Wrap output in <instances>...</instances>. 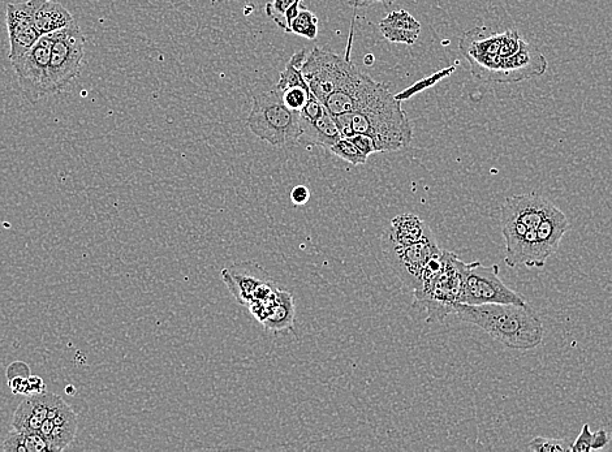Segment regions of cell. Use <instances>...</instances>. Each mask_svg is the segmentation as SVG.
<instances>
[{"mask_svg":"<svg viewBox=\"0 0 612 452\" xmlns=\"http://www.w3.org/2000/svg\"><path fill=\"white\" fill-rule=\"evenodd\" d=\"M568 230H570V222L566 214L554 206L541 225L536 228L537 247L546 261L558 251L560 241Z\"/></svg>","mask_w":612,"mask_h":452,"instance_id":"obj_21","label":"cell"},{"mask_svg":"<svg viewBox=\"0 0 612 452\" xmlns=\"http://www.w3.org/2000/svg\"><path fill=\"white\" fill-rule=\"evenodd\" d=\"M379 30L387 41L412 46L421 33V24L409 12L392 11L379 23Z\"/></svg>","mask_w":612,"mask_h":452,"instance_id":"obj_22","label":"cell"},{"mask_svg":"<svg viewBox=\"0 0 612 452\" xmlns=\"http://www.w3.org/2000/svg\"><path fill=\"white\" fill-rule=\"evenodd\" d=\"M348 139L351 140L353 144H355L357 148H359L361 152L365 154V156L369 157L372 156V154L377 153L376 145H374L372 137L368 135H361V133H359V135H353L348 137Z\"/></svg>","mask_w":612,"mask_h":452,"instance_id":"obj_33","label":"cell"},{"mask_svg":"<svg viewBox=\"0 0 612 452\" xmlns=\"http://www.w3.org/2000/svg\"><path fill=\"white\" fill-rule=\"evenodd\" d=\"M594 449V433L590 432V426L584 424L583 429L576 438V441L571 445L572 452L593 451Z\"/></svg>","mask_w":612,"mask_h":452,"instance_id":"obj_32","label":"cell"},{"mask_svg":"<svg viewBox=\"0 0 612 452\" xmlns=\"http://www.w3.org/2000/svg\"><path fill=\"white\" fill-rule=\"evenodd\" d=\"M430 234H433V231L418 215L404 213L392 219L382 238L394 244L409 245L425 239Z\"/></svg>","mask_w":612,"mask_h":452,"instance_id":"obj_23","label":"cell"},{"mask_svg":"<svg viewBox=\"0 0 612 452\" xmlns=\"http://www.w3.org/2000/svg\"><path fill=\"white\" fill-rule=\"evenodd\" d=\"M254 317L267 331L292 330L295 324V301L290 292L277 288L267 299L258 301L249 307Z\"/></svg>","mask_w":612,"mask_h":452,"instance_id":"obj_17","label":"cell"},{"mask_svg":"<svg viewBox=\"0 0 612 452\" xmlns=\"http://www.w3.org/2000/svg\"><path fill=\"white\" fill-rule=\"evenodd\" d=\"M310 90L301 88V86H293V88L283 90V102L288 109L301 111L308 103Z\"/></svg>","mask_w":612,"mask_h":452,"instance_id":"obj_31","label":"cell"},{"mask_svg":"<svg viewBox=\"0 0 612 452\" xmlns=\"http://www.w3.org/2000/svg\"><path fill=\"white\" fill-rule=\"evenodd\" d=\"M301 0H273L265 6L266 15L283 29L286 33H291V23L299 14Z\"/></svg>","mask_w":612,"mask_h":452,"instance_id":"obj_25","label":"cell"},{"mask_svg":"<svg viewBox=\"0 0 612 452\" xmlns=\"http://www.w3.org/2000/svg\"><path fill=\"white\" fill-rule=\"evenodd\" d=\"M247 126L258 139L275 148H284L299 140L300 111L288 109L282 90L275 88L254 97Z\"/></svg>","mask_w":612,"mask_h":452,"instance_id":"obj_4","label":"cell"},{"mask_svg":"<svg viewBox=\"0 0 612 452\" xmlns=\"http://www.w3.org/2000/svg\"><path fill=\"white\" fill-rule=\"evenodd\" d=\"M553 202L534 193L507 198L501 210L502 223H512L536 230L554 209Z\"/></svg>","mask_w":612,"mask_h":452,"instance_id":"obj_15","label":"cell"},{"mask_svg":"<svg viewBox=\"0 0 612 452\" xmlns=\"http://www.w3.org/2000/svg\"><path fill=\"white\" fill-rule=\"evenodd\" d=\"M459 320L480 327L510 350L529 351L541 346L543 324L527 304L456 305Z\"/></svg>","mask_w":612,"mask_h":452,"instance_id":"obj_1","label":"cell"},{"mask_svg":"<svg viewBox=\"0 0 612 452\" xmlns=\"http://www.w3.org/2000/svg\"><path fill=\"white\" fill-rule=\"evenodd\" d=\"M310 191L305 185H297L292 189L291 200L295 205H305L309 201Z\"/></svg>","mask_w":612,"mask_h":452,"instance_id":"obj_35","label":"cell"},{"mask_svg":"<svg viewBox=\"0 0 612 452\" xmlns=\"http://www.w3.org/2000/svg\"><path fill=\"white\" fill-rule=\"evenodd\" d=\"M25 7L41 36L59 32L75 21L71 12L56 0H28Z\"/></svg>","mask_w":612,"mask_h":452,"instance_id":"obj_20","label":"cell"},{"mask_svg":"<svg viewBox=\"0 0 612 452\" xmlns=\"http://www.w3.org/2000/svg\"><path fill=\"white\" fill-rule=\"evenodd\" d=\"M468 264L442 251L425 266L413 296L415 307L426 312V322H442L461 303Z\"/></svg>","mask_w":612,"mask_h":452,"instance_id":"obj_3","label":"cell"},{"mask_svg":"<svg viewBox=\"0 0 612 452\" xmlns=\"http://www.w3.org/2000/svg\"><path fill=\"white\" fill-rule=\"evenodd\" d=\"M359 72L349 57L318 47L309 51L303 67L304 79L310 93L322 103H325L336 90L351 83Z\"/></svg>","mask_w":612,"mask_h":452,"instance_id":"obj_5","label":"cell"},{"mask_svg":"<svg viewBox=\"0 0 612 452\" xmlns=\"http://www.w3.org/2000/svg\"><path fill=\"white\" fill-rule=\"evenodd\" d=\"M7 380H11V378L15 377H29L30 376V368L28 364H25L24 361H15L12 363L10 367L7 368Z\"/></svg>","mask_w":612,"mask_h":452,"instance_id":"obj_34","label":"cell"},{"mask_svg":"<svg viewBox=\"0 0 612 452\" xmlns=\"http://www.w3.org/2000/svg\"><path fill=\"white\" fill-rule=\"evenodd\" d=\"M85 55V36L73 21L67 28L53 33L49 66V94L66 89L80 75Z\"/></svg>","mask_w":612,"mask_h":452,"instance_id":"obj_6","label":"cell"},{"mask_svg":"<svg viewBox=\"0 0 612 452\" xmlns=\"http://www.w3.org/2000/svg\"><path fill=\"white\" fill-rule=\"evenodd\" d=\"M528 450L534 452H570L571 443L567 439L536 437L528 443Z\"/></svg>","mask_w":612,"mask_h":452,"instance_id":"obj_29","label":"cell"},{"mask_svg":"<svg viewBox=\"0 0 612 452\" xmlns=\"http://www.w3.org/2000/svg\"><path fill=\"white\" fill-rule=\"evenodd\" d=\"M309 51L306 49L297 51L293 54L290 62L287 63L284 71L280 73L277 88L279 90H287L293 88V86H301V88L309 89L308 84L304 79L303 67L306 58H308Z\"/></svg>","mask_w":612,"mask_h":452,"instance_id":"obj_26","label":"cell"},{"mask_svg":"<svg viewBox=\"0 0 612 452\" xmlns=\"http://www.w3.org/2000/svg\"><path fill=\"white\" fill-rule=\"evenodd\" d=\"M454 71L455 67H450L447 68V70L434 73V75L425 77V79L418 81V83L412 85L411 88L404 90V92L396 94L395 97L398 98L399 101H404V99L411 98L412 96H415V94L422 92V90L428 89L430 86L439 83V81L445 79L446 76L450 75V73Z\"/></svg>","mask_w":612,"mask_h":452,"instance_id":"obj_30","label":"cell"},{"mask_svg":"<svg viewBox=\"0 0 612 452\" xmlns=\"http://www.w3.org/2000/svg\"><path fill=\"white\" fill-rule=\"evenodd\" d=\"M55 398L56 394L49 393V391L28 395L16 408L12 429L19 430V432L40 433L41 426L45 423Z\"/></svg>","mask_w":612,"mask_h":452,"instance_id":"obj_19","label":"cell"},{"mask_svg":"<svg viewBox=\"0 0 612 452\" xmlns=\"http://www.w3.org/2000/svg\"><path fill=\"white\" fill-rule=\"evenodd\" d=\"M547 59L538 47L521 41L520 49L511 57L503 59L498 84H514L540 77L547 71Z\"/></svg>","mask_w":612,"mask_h":452,"instance_id":"obj_13","label":"cell"},{"mask_svg":"<svg viewBox=\"0 0 612 452\" xmlns=\"http://www.w3.org/2000/svg\"><path fill=\"white\" fill-rule=\"evenodd\" d=\"M300 128L301 135L297 142L306 149L320 146V148L329 150L336 141L342 139L338 124L329 110L314 119H306L300 115Z\"/></svg>","mask_w":612,"mask_h":452,"instance_id":"obj_18","label":"cell"},{"mask_svg":"<svg viewBox=\"0 0 612 452\" xmlns=\"http://www.w3.org/2000/svg\"><path fill=\"white\" fill-rule=\"evenodd\" d=\"M222 281L235 297L237 303L251 307L267 299L277 290L269 274L254 262H236L222 270Z\"/></svg>","mask_w":612,"mask_h":452,"instance_id":"obj_11","label":"cell"},{"mask_svg":"<svg viewBox=\"0 0 612 452\" xmlns=\"http://www.w3.org/2000/svg\"><path fill=\"white\" fill-rule=\"evenodd\" d=\"M382 251L396 277L413 292L420 283L425 266L433 257L439 255L442 249L439 248L434 234H430L425 239L409 245L394 244L382 238Z\"/></svg>","mask_w":612,"mask_h":452,"instance_id":"obj_9","label":"cell"},{"mask_svg":"<svg viewBox=\"0 0 612 452\" xmlns=\"http://www.w3.org/2000/svg\"><path fill=\"white\" fill-rule=\"evenodd\" d=\"M611 441L610 434L605 429L598 430L594 433V449L593 451H599L605 449Z\"/></svg>","mask_w":612,"mask_h":452,"instance_id":"obj_36","label":"cell"},{"mask_svg":"<svg viewBox=\"0 0 612 452\" xmlns=\"http://www.w3.org/2000/svg\"><path fill=\"white\" fill-rule=\"evenodd\" d=\"M395 0H349V4L355 8H364L372 6L374 3H383L385 6H390Z\"/></svg>","mask_w":612,"mask_h":452,"instance_id":"obj_38","label":"cell"},{"mask_svg":"<svg viewBox=\"0 0 612 452\" xmlns=\"http://www.w3.org/2000/svg\"><path fill=\"white\" fill-rule=\"evenodd\" d=\"M28 381H29L30 395L41 394L47 391L45 382H43L41 377L32 376V374H30Z\"/></svg>","mask_w":612,"mask_h":452,"instance_id":"obj_37","label":"cell"},{"mask_svg":"<svg viewBox=\"0 0 612 452\" xmlns=\"http://www.w3.org/2000/svg\"><path fill=\"white\" fill-rule=\"evenodd\" d=\"M6 23L8 30V40H10L11 62L23 57L38 40L41 33L34 25L25 3H10L6 8Z\"/></svg>","mask_w":612,"mask_h":452,"instance_id":"obj_16","label":"cell"},{"mask_svg":"<svg viewBox=\"0 0 612 452\" xmlns=\"http://www.w3.org/2000/svg\"><path fill=\"white\" fill-rule=\"evenodd\" d=\"M364 62L365 64H372L374 62L373 55H366Z\"/></svg>","mask_w":612,"mask_h":452,"instance_id":"obj_39","label":"cell"},{"mask_svg":"<svg viewBox=\"0 0 612 452\" xmlns=\"http://www.w3.org/2000/svg\"><path fill=\"white\" fill-rule=\"evenodd\" d=\"M53 46V34H46L24 54L11 62L19 80L21 92L30 103L42 101L49 94V66Z\"/></svg>","mask_w":612,"mask_h":452,"instance_id":"obj_10","label":"cell"},{"mask_svg":"<svg viewBox=\"0 0 612 452\" xmlns=\"http://www.w3.org/2000/svg\"><path fill=\"white\" fill-rule=\"evenodd\" d=\"M503 33L477 27L463 34L459 42L460 53L471 64L472 75L484 83H497L503 58L501 54Z\"/></svg>","mask_w":612,"mask_h":452,"instance_id":"obj_7","label":"cell"},{"mask_svg":"<svg viewBox=\"0 0 612 452\" xmlns=\"http://www.w3.org/2000/svg\"><path fill=\"white\" fill-rule=\"evenodd\" d=\"M2 449L7 452H53L41 433L19 432L16 429L8 433Z\"/></svg>","mask_w":612,"mask_h":452,"instance_id":"obj_24","label":"cell"},{"mask_svg":"<svg viewBox=\"0 0 612 452\" xmlns=\"http://www.w3.org/2000/svg\"><path fill=\"white\" fill-rule=\"evenodd\" d=\"M461 304H527L517 292L507 287L499 277V265L485 266L481 262L468 264Z\"/></svg>","mask_w":612,"mask_h":452,"instance_id":"obj_8","label":"cell"},{"mask_svg":"<svg viewBox=\"0 0 612 452\" xmlns=\"http://www.w3.org/2000/svg\"><path fill=\"white\" fill-rule=\"evenodd\" d=\"M387 92L389 88L385 84L377 83L372 77L360 71L351 83L331 94L326 99L325 106L335 118V116L364 110L385 96Z\"/></svg>","mask_w":612,"mask_h":452,"instance_id":"obj_12","label":"cell"},{"mask_svg":"<svg viewBox=\"0 0 612 452\" xmlns=\"http://www.w3.org/2000/svg\"><path fill=\"white\" fill-rule=\"evenodd\" d=\"M77 426L79 420L76 412L59 395H56L40 433L50 443L53 452H60L67 450L75 441Z\"/></svg>","mask_w":612,"mask_h":452,"instance_id":"obj_14","label":"cell"},{"mask_svg":"<svg viewBox=\"0 0 612 452\" xmlns=\"http://www.w3.org/2000/svg\"><path fill=\"white\" fill-rule=\"evenodd\" d=\"M329 152L343 159V161L351 163L353 166L365 165L369 158L348 137H342V139L336 141L329 149Z\"/></svg>","mask_w":612,"mask_h":452,"instance_id":"obj_28","label":"cell"},{"mask_svg":"<svg viewBox=\"0 0 612 452\" xmlns=\"http://www.w3.org/2000/svg\"><path fill=\"white\" fill-rule=\"evenodd\" d=\"M342 137L368 135L376 152H398L407 148L413 139L411 123L402 109V101L390 90L373 105L356 113L335 116Z\"/></svg>","mask_w":612,"mask_h":452,"instance_id":"obj_2","label":"cell"},{"mask_svg":"<svg viewBox=\"0 0 612 452\" xmlns=\"http://www.w3.org/2000/svg\"><path fill=\"white\" fill-rule=\"evenodd\" d=\"M291 33L304 37L306 40H316L318 36V17L301 7L299 14L292 20Z\"/></svg>","mask_w":612,"mask_h":452,"instance_id":"obj_27","label":"cell"}]
</instances>
